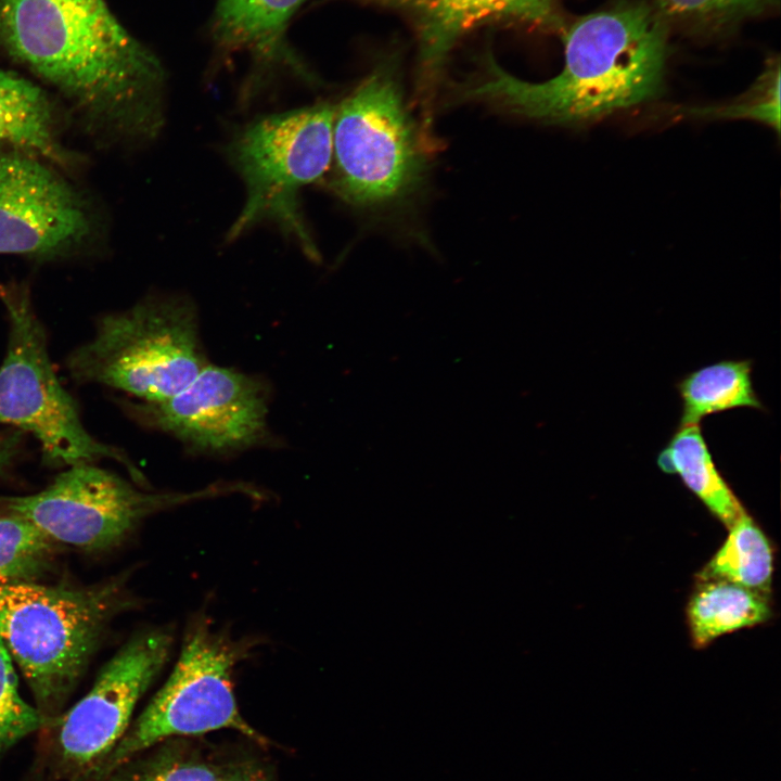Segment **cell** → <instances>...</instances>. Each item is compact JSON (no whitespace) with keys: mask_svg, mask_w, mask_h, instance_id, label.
Segmentation results:
<instances>
[{"mask_svg":"<svg viewBox=\"0 0 781 781\" xmlns=\"http://www.w3.org/2000/svg\"><path fill=\"white\" fill-rule=\"evenodd\" d=\"M126 599L121 580L90 588L31 580L0 586V636L46 720L65 704Z\"/></svg>","mask_w":781,"mask_h":781,"instance_id":"obj_3","label":"cell"},{"mask_svg":"<svg viewBox=\"0 0 781 781\" xmlns=\"http://www.w3.org/2000/svg\"><path fill=\"white\" fill-rule=\"evenodd\" d=\"M336 106L321 102L265 116L233 137L227 155L244 183L246 199L228 231L229 241L257 223L273 222L309 258L319 260L302 215L299 192L331 166Z\"/></svg>","mask_w":781,"mask_h":781,"instance_id":"obj_6","label":"cell"},{"mask_svg":"<svg viewBox=\"0 0 781 781\" xmlns=\"http://www.w3.org/2000/svg\"><path fill=\"white\" fill-rule=\"evenodd\" d=\"M54 543L27 521L0 514V586L31 580L43 569Z\"/></svg>","mask_w":781,"mask_h":781,"instance_id":"obj_21","label":"cell"},{"mask_svg":"<svg viewBox=\"0 0 781 781\" xmlns=\"http://www.w3.org/2000/svg\"><path fill=\"white\" fill-rule=\"evenodd\" d=\"M774 0H655L662 17L675 21L714 24L758 14Z\"/></svg>","mask_w":781,"mask_h":781,"instance_id":"obj_24","label":"cell"},{"mask_svg":"<svg viewBox=\"0 0 781 781\" xmlns=\"http://www.w3.org/2000/svg\"><path fill=\"white\" fill-rule=\"evenodd\" d=\"M677 389L679 425L700 424L708 414L734 408L764 409L752 382L751 360H721L684 375Z\"/></svg>","mask_w":781,"mask_h":781,"instance_id":"obj_18","label":"cell"},{"mask_svg":"<svg viewBox=\"0 0 781 781\" xmlns=\"http://www.w3.org/2000/svg\"><path fill=\"white\" fill-rule=\"evenodd\" d=\"M90 201L43 159L0 148V254L59 260L98 238Z\"/></svg>","mask_w":781,"mask_h":781,"instance_id":"obj_10","label":"cell"},{"mask_svg":"<svg viewBox=\"0 0 781 781\" xmlns=\"http://www.w3.org/2000/svg\"><path fill=\"white\" fill-rule=\"evenodd\" d=\"M728 529V537L697 579L726 580L769 596L773 575L769 538L746 511Z\"/></svg>","mask_w":781,"mask_h":781,"instance_id":"obj_19","label":"cell"},{"mask_svg":"<svg viewBox=\"0 0 781 781\" xmlns=\"http://www.w3.org/2000/svg\"><path fill=\"white\" fill-rule=\"evenodd\" d=\"M220 767L182 741H168L146 757L129 760L105 781H219Z\"/></svg>","mask_w":781,"mask_h":781,"instance_id":"obj_20","label":"cell"},{"mask_svg":"<svg viewBox=\"0 0 781 781\" xmlns=\"http://www.w3.org/2000/svg\"><path fill=\"white\" fill-rule=\"evenodd\" d=\"M688 115L714 118H750L780 129V63L773 60L755 85L733 103L722 106L695 107Z\"/></svg>","mask_w":781,"mask_h":781,"instance_id":"obj_23","label":"cell"},{"mask_svg":"<svg viewBox=\"0 0 781 781\" xmlns=\"http://www.w3.org/2000/svg\"><path fill=\"white\" fill-rule=\"evenodd\" d=\"M427 143L405 103L397 72L383 64L336 106L331 189L358 208L397 204L422 184Z\"/></svg>","mask_w":781,"mask_h":781,"instance_id":"obj_5","label":"cell"},{"mask_svg":"<svg viewBox=\"0 0 781 781\" xmlns=\"http://www.w3.org/2000/svg\"><path fill=\"white\" fill-rule=\"evenodd\" d=\"M219 781H276L272 774L254 760H239L220 767Z\"/></svg>","mask_w":781,"mask_h":781,"instance_id":"obj_25","label":"cell"},{"mask_svg":"<svg viewBox=\"0 0 781 781\" xmlns=\"http://www.w3.org/2000/svg\"><path fill=\"white\" fill-rule=\"evenodd\" d=\"M59 108L34 81L0 68V145L16 149L63 168L76 156L63 145Z\"/></svg>","mask_w":781,"mask_h":781,"instance_id":"obj_14","label":"cell"},{"mask_svg":"<svg viewBox=\"0 0 781 781\" xmlns=\"http://www.w3.org/2000/svg\"><path fill=\"white\" fill-rule=\"evenodd\" d=\"M46 719L18 691L13 658L0 636V753L42 727Z\"/></svg>","mask_w":781,"mask_h":781,"instance_id":"obj_22","label":"cell"},{"mask_svg":"<svg viewBox=\"0 0 781 781\" xmlns=\"http://www.w3.org/2000/svg\"><path fill=\"white\" fill-rule=\"evenodd\" d=\"M251 648V642L233 640L208 620L196 619L169 678L94 771L95 781H105L143 751L171 738L230 729L267 746L268 740L241 715L231 680Z\"/></svg>","mask_w":781,"mask_h":781,"instance_id":"obj_8","label":"cell"},{"mask_svg":"<svg viewBox=\"0 0 781 781\" xmlns=\"http://www.w3.org/2000/svg\"><path fill=\"white\" fill-rule=\"evenodd\" d=\"M656 463L663 472L679 475L727 528L745 511L715 465L700 424L679 425L658 452Z\"/></svg>","mask_w":781,"mask_h":781,"instance_id":"obj_16","label":"cell"},{"mask_svg":"<svg viewBox=\"0 0 781 781\" xmlns=\"http://www.w3.org/2000/svg\"><path fill=\"white\" fill-rule=\"evenodd\" d=\"M404 13L419 40L421 116L430 118L435 84L456 43L471 29L491 21L556 28L555 0H367Z\"/></svg>","mask_w":781,"mask_h":781,"instance_id":"obj_13","label":"cell"},{"mask_svg":"<svg viewBox=\"0 0 781 781\" xmlns=\"http://www.w3.org/2000/svg\"><path fill=\"white\" fill-rule=\"evenodd\" d=\"M0 299L9 325L0 366V425L34 436L50 465L71 466L108 458L141 481L140 472L123 451L95 439L85 428L76 402L53 369L47 333L28 286L0 284Z\"/></svg>","mask_w":781,"mask_h":781,"instance_id":"obj_7","label":"cell"},{"mask_svg":"<svg viewBox=\"0 0 781 781\" xmlns=\"http://www.w3.org/2000/svg\"><path fill=\"white\" fill-rule=\"evenodd\" d=\"M306 0H216L212 36L226 52H248L259 64L281 62L307 71L285 44L290 20Z\"/></svg>","mask_w":781,"mask_h":781,"instance_id":"obj_15","label":"cell"},{"mask_svg":"<svg viewBox=\"0 0 781 781\" xmlns=\"http://www.w3.org/2000/svg\"><path fill=\"white\" fill-rule=\"evenodd\" d=\"M772 616L768 594L720 580H699L687 605V622L695 648L718 637L768 622Z\"/></svg>","mask_w":781,"mask_h":781,"instance_id":"obj_17","label":"cell"},{"mask_svg":"<svg viewBox=\"0 0 781 781\" xmlns=\"http://www.w3.org/2000/svg\"><path fill=\"white\" fill-rule=\"evenodd\" d=\"M172 636L153 629L129 640L63 717L57 751L74 774H93L128 730L136 704L168 661Z\"/></svg>","mask_w":781,"mask_h":781,"instance_id":"obj_12","label":"cell"},{"mask_svg":"<svg viewBox=\"0 0 781 781\" xmlns=\"http://www.w3.org/2000/svg\"><path fill=\"white\" fill-rule=\"evenodd\" d=\"M0 51L97 135L144 142L164 124V68L105 0H0Z\"/></svg>","mask_w":781,"mask_h":781,"instance_id":"obj_1","label":"cell"},{"mask_svg":"<svg viewBox=\"0 0 781 781\" xmlns=\"http://www.w3.org/2000/svg\"><path fill=\"white\" fill-rule=\"evenodd\" d=\"M666 60L660 13L644 3H620L567 29L564 66L554 77L521 80L489 55L478 75L456 88V98L548 125H581L657 97Z\"/></svg>","mask_w":781,"mask_h":781,"instance_id":"obj_2","label":"cell"},{"mask_svg":"<svg viewBox=\"0 0 781 781\" xmlns=\"http://www.w3.org/2000/svg\"><path fill=\"white\" fill-rule=\"evenodd\" d=\"M206 364L195 307L174 295L102 316L93 336L66 359L76 383L118 389L144 404L172 397Z\"/></svg>","mask_w":781,"mask_h":781,"instance_id":"obj_4","label":"cell"},{"mask_svg":"<svg viewBox=\"0 0 781 781\" xmlns=\"http://www.w3.org/2000/svg\"><path fill=\"white\" fill-rule=\"evenodd\" d=\"M244 484H217L192 492H146L119 475L81 463L68 466L41 491L0 496V514L27 521L49 539L87 551L121 542L145 517L187 502L232 492Z\"/></svg>","mask_w":781,"mask_h":781,"instance_id":"obj_9","label":"cell"},{"mask_svg":"<svg viewBox=\"0 0 781 781\" xmlns=\"http://www.w3.org/2000/svg\"><path fill=\"white\" fill-rule=\"evenodd\" d=\"M268 399L260 379L206 364L172 397L132 410L193 451L226 454L258 446L268 437Z\"/></svg>","mask_w":781,"mask_h":781,"instance_id":"obj_11","label":"cell"}]
</instances>
